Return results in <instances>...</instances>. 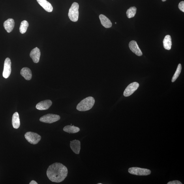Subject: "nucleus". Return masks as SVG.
I'll return each instance as SVG.
<instances>
[{"mask_svg": "<svg viewBox=\"0 0 184 184\" xmlns=\"http://www.w3.org/2000/svg\"><path fill=\"white\" fill-rule=\"evenodd\" d=\"M67 167L59 163H55L49 166L46 172L47 177L53 182L59 183L67 176Z\"/></svg>", "mask_w": 184, "mask_h": 184, "instance_id": "1", "label": "nucleus"}, {"mask_svg": "<svg viewBox=\"0 0 184 184\" xmlns=\"http://www.w3.org/2000/svg\"><path fill=\"white\" fill-rule=\"evenodd\" d=\"M95 102V100L93 97H87L79 103L77 106L76 109L82 112L89 110L93 107Z\"/></svg>", "mask_w": 184, "mask_h": 184, "instance_id": "2", "label": "nucleus"}, {"mask_svg": "<svg viewBox=\"0 0 184 184\" xmlns=\"http://www.w3.org/2000/svg\"><path fill=\"white\" fill-rule=\"evenodd\" d=\"M78 9L79 5L78 3L74 2L72 4L69 10L68 16L73 22H76L78 20Z\"/></svg>", "mask_w": 184, "mask_h": 184, "instance_id": "3", "label": "nucleus"}, {"mask_svg": "<svg viewBox=\"0 0 184 184\" xmlns=\"http://www.w3.org/2000/svg\"><path fill=\"white\" fill-rule=\"evenodd\" d=\"M25 137L28 142L33 145L37 144L41 138L39 135L31 132L26 133L25 134Z\"/></svg>", "mask_w": 184, "mask_h": 184, "instance_id": "4", "label": "nucleus"}, {"mask_svg": "<svg viewBox=\"0 0 184 184\" xmlns=\"http://www.w3.org/2000/svg\"><path fill=\"white\" fill-rule=\"evenodd\" d=\"M128 172L130 174L138 176H147L151 173V170L148 169L138 167L130 168L128 170Z\"/></svg>", "mask_w": 184, "mask_h": 184, "instance_id": "5", "label": "nucleus"}, {"mask_svg": "<svg viewBox=\"0 0 184 184\" xmlns=\"http://www.w3.org/2000/svg\"><path fill=\"white\" fill-rule=\"evenodd\" d=\"M61 117L58 115L49 114L41 117L40 121L43 123H52L59 121Z\"/></svg>", "mask_w": 184, "mask_h": 184, "instance_id": "6", "label": "nucleus"}, {"mask_svg": "<svg viewBox=\"0 0 184 184\" xmlns=\"http://www.w3.org/2000/svg\"><path fill=\"white\" fill-rule=\"evenodd\" d=\"M11 62L9 58L5 59L4 64V68L3 72V76L5 78H7L10 76L11 72Z\"/></svg>", "mask_w": 184, "mask_h": 184, "instance_id": "7", "label": "nucleus"}, {"mask_svg": "<svg viewBox=\"0 0 184 184\" xmlns=\"http://www.w3.org/2000/svg\"><path fill=\"white\" fill-rule=\"evenodd\" d=\"M139 86V84L137 82H135L130 84L124 92V96L127 97L132 95L138 89Z\"/></svg>", "mask_w": 184, "mask_h": 184, "instance_id": "8", "label": "nucleus"}, {"mask_svg": "<svg viewBox=\"0 0 184 184\" xmlns=\"http://www.w3.org/2000/svg\"><path fill=\"white\" fill-rule=\"evenodd\" d=\"M129 47L133 52L138 56H142L143 53L135 41L132 40L129 44Z\"/></svg>", "mask_w": 184, "mask_h": 184, "instance_id": "9", "label": "nucleus"}, {"mask_svg": "<svg viewBox=\"0 0 184 184\" xmlns=\"http://www.w3.org/2000/svg\"><path fill=\"white\" fill-rule=\"evenodd\" d=\"M52 102L51 100H47L39 103L36 106V108L39 110H48L52 106Z\"/></svg>", "mask_w": 184, "mask_h": 184, "instance_id": "10", "label": "nucleus"}, {"mask_svg": "<svg viewBox=\"0 0 184 184\" xmlns=\"http://www.w3.org/2000/svg\"><path fill=\"white\" fill-rule=\"evenodd\" d=\"M41 55L40 49L37 47L32 50L30 54V56L31 58L34 63H37L39 62Z\"/></svg>", "mask_w": 184, "mask_h": 184, "instance_id": "11", "label": "nucleus"}, {"mask_svg": "<svg viewBox=\"0 0 184 184\" xmlns=\"http://www.w3.org/2000/svg\"><path fill=\"white\" fill-rule=\"evenodd\" d=\"M70 147L72 150L76 154L80 153L81 148V142L78 140H74L71 141Z\"/></svg>", "mask_w": 184, "mask_h": 184, "instance_id": "12", "label": "nucleus"}, {"mask_svg": "<svg viewBox=\"0 0 184 184\" xmlns=\"http://www.w3.org/2000/svg\"><path fill=\"white\" fill-rule=\"evenodd\" d=\"M15 25L14 21L13 19L10 18L6 21L4 23V28L8 33H10L13 30Z\"/></svg>", "mask_w": 184, "mask_h": 184, "instance_id": "13", "label": "nucleus"}, {"mask_svg": "<svg viewBox=\"0 0 184 184\" xmlns=\"http://www.w3.org/2000/svg\"><path fill=\"white\" fill-rule=\"evenodd\" d=\"M38 3L46 11L51 12L53 10V7L51 4L46 0H37Z\"/></svg>", "mask_w": 184, "mask_h": 184, "instance_id": "14", "label": "nucleus"}, {"mask_svg": "<svg viewBox=\"0 0 184 184\" xmlns=\"http://www.w3.org/2000/svg\"><path fill=\"white\" fill-rule=\"evenodd\" d=\"M99 18L102 25L106 28H109L112 26V22L107 17L104 15H100Z\"/></svg>", "mask_w": 184, "mask_h": 184, "instance_id": "15", "label": "nucleus"}, {"mask_svg": "<svg viewBox=\"0 0 184 184\" xmlns=\"http://www.w3.org/2000/svg\"><path fill=\"white\" fill-rule=\"evenodd\" d=\"M21 76L27 80H31L32 78V73L30 69L27 67H24L21 70Z\"/></svg>", "mask_w": 184, "mask_h": 184, "instance_id": "16", "label": "nucleus"}, {"mask_svg": "<svg viewBox=\"0 0 184 184\" xmlns=\"http://www.w3.org/2000/svg\"><path fill=\"white\" fill-rule=\"evenodd\" d=\"M12 125L14 129H18L20 127V121L19 115L18 112H16L12 117Z\"/></svg>", "mask_w": 184, "mask_h": 184, "instance_id": "17", "label": "nucleus"}, {"mask_svg": "<svg viewBox=\"0 0 184 184\" xmlns=\"http://www.w3.org/2000/svg\"><path fill=\"white\" fill-rule=\"evenodd\" d=\"M163 46L166 50H170L172 46V38L170 35L165 36L163 41Z\"/></svg>", "mask_w": 184, "mask_h": 184, "instance_id": "18", "label": "nucleus"}, {"mask_svg": "<svg viewBox=\"0 0 184 184\" xmlns=\"http://www.w3.org/2000/svg\"><path fill=\"white\" fill-rule=\"evenodd\" d=\"M63 130L68 133H76L80 131V129L78 127H75L74 126L68 125L64 127Z\"/></svg>", "mask_w": 184, "mask_h": 184, "instance_id": "19", "label": "nucleus"}, {"mask_svg": "<svg viewBox=\"0 0 184 184\" xmlns=\"http://www.w3.org/2000/svg\"><path fill=\"white\" fill-rule=\"evenodd\" d=\"M29 26V24L27 21L24 20L21 23L20 27V31L22 34H24L26 32L28 27Z\"/></svg>", "mask_w": 184, "mask_h": 184, "instance_id": "20", "label": "nucleus"}, {"mask_svg": "<svg viewBox=\"0 0 184 184\" xmlns=\"http://www.w3.org/2000/svg\"><path fill=\"white\" fill-rule=\"evenodd\" d=\"M136 8L135 7H130L127 10L126 14L128 18H133L136 14Z\"/></svg>", "mask_w": 184, "mask_h": 184, "instance_id": "21", "label": "nucleus"}, {"mask_svg": "<svg viewBox=\"0 0 184 184\" xmlns=\"http://www.w3.org/2000/svg\"><path fill=\"white\" fill-rule=\"evenodd\" d=\"M182 69V66L181 64H179L174 76H173L172 79V82H174L175 81L177 80V79L179 77V75L180 74Z\"/></svg>", "mask_w": 184, "mask_h": 184, "instance_id": "22", "label": "nucleus"}, {"mask_svg": "<svg viewBox=\"0 0 184 184\" xmlns=\"http://www.w3.org/2000/svg\"><path fill=\"white\" fill-rule=\"evenodd\" d=\"M178 8L181 11L184 12V1H182L179 4Z\"/></svg>", "mask_w": 184, "mask_h": 184, "instance_id": "23", "label": "nucleus"}, {"mask_svg": "<svg viewBox=\"0 0 184 184\" xmlns=\"http://www.w3.org/2000/svg\"><path fill=\"white\" fill-rule=\"evenodd\" d=\"M168 184H182L181 182L178 180H174L169 182Z\"/></svg>", "mask_w": 184, "mask_h": 184, "instance_id": "24", "label": "nucleus"}, {"mask_svg": "<svg viewBox=\"0 0 184 184\" xmlns=\"http://www.w3.org/2000/svg\"><path fill=\"white\" fill-rule=\"evenodd\" d=\"M38 183L36 182V181L35 180H32L31 181L30 183L29 184H38Z\"/></svg>", "mask_w": 184, "mask_h": 184, "instance_id": "25", "label": "nucleus"}, {"mask_svg": "<svg viewBox=\"0 0 184 184\" xmlns=\"http://www.w3.org/2000/svg\"><path fill=\"white\" fill-rule=\"evenodd\" d=\"M162 1L164 2L166 1V0H162Z\"/></svg>", "mask_w": 184, "mask_h": 184, "instance_id": "26", "label": "nucleus"}, {"mask_svg": "<svg viewBox=\"0 0 184 184\" xmlns=\"http://www.w3.org/2000/svg\"><path fill=\"white\" fill-rule=\"evenodd\" d=\"M98 184H102V183H98Z\"/></svg>", "mask_w": 184, "mask_h": 184, "instance_id": "27", "label": "nucleus"}, {"mask_svg": "<svg viewBox=\"0 0 184 184\" xmlns=\"http://www.w3.org/2000/svg\"><path fill=\"white\" fill-rule=\"evenodd\" d=\"M115 24H116V22H115Z\"/></svg>", "mask_w": 184, "mask_h": 184, "instance_id": "28", "label": "nucleus"}]
</instances>
